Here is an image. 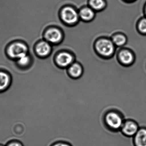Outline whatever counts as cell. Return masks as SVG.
Returning <instances> with one entry per match:
<instances>
[{"mask_svg":"<svg viewBox=\"0 0 146 146\" xmlns=\"http://www.w3.org/2000/svg\"><path fill=\"white\" fill-rule=\"evenodd\" d=\"M125 120L121 112L114 109L105 112L103 117L105 127L113 133L120 131Z\"/></svg>","mask_w":146,"mask_h":146,"instance_id":"cell-1","label":"cell"},{"mask_svg":"<svg viewBox=\"0 0 146 146\" xmlns=\"http://www.w3.org/2000/svg\"><path fill=\"white\" fill-rule=\"evenodd\" d=\"M6 53L9 59L16 61L21 57L30 53V49L25 42L21 40H15L7 45Z\"/></svg>","mask_w":146,"mask_h":146,"instance_id":"cell-2","label":"cell"},{"mask_svg":"<svg viewBox=\"0 0 146 146\" xmlns=\"http://www.w3.org/2000/svg\"><path fill=\"white\" fill-rule=\"evenodd\" d=\"M140 127L138 123L133 119L125 120L120 132L127 137H133L139 131Z\"/></svg>","mask_w":146,"mask_h":146,"instance_id":"cell-3","label":"cell"},{"mask_svg":"<svg viewBox=\"0 0 146 146\" xmlns=\"http://www.w3.org/2000/svg\"><path fill=\"white\" fill-rule=\"evenodd\" d=\"M96 49L100 54L106 57L111 55L115 50L113 43L106 39H101L98 41L96 44Z\"/></svg>","mask_w":146,"mask_h":146,"instance_id":"cell-4","label":"cell"},{"mask_svg":"<svg viewBox=\"0 0 146 146\" xmlns=\"http://www.w3.org/2000/svg\"><path fill=\"white\" fill-rule=\"evenodd\" d=\"M62 17L65 22L68 24H73L78 21L79 15L74 9L67 7L62 10Z\"/></svg>","mask_w":146,"mask_h":146,"instance_id":"cell-5","label":"cell"},{"mask_svg":"<svg viewBox=\"0 0 146 146\" xmlns=\"http://www.w3.org/2000/svg\"><path fill=\"white\" fill-rule=\"evenodd\" d=\"M12 78L7 71L0 69V92L7 91L11 85Z\"/></svg>","mask_w":146,"mask_h":146,"instance_id":"cell-6","label":"cell"},{"mask_svg":"<svg viewBox=\"0 0 146 146\" xmlns=\"http://www.w3.org/2000/svg\"><path fill=\"white\" fill-rule=\"evenodd\" d=\"M34 51L36 55L41 57H44L49 54L51 51V47L47 42L41 41L35 45Z\"/></svg>","mask_w":146,"mask_h":146,"instance_id":"cell-7","label":"cell"},{"mask_svg":"<svg viewBox=\"0 0 146 146\" xmlns=\"http://www.w3.org/2000/svg\"><path fill=\"white\" fill-rule=\"evenodd\" d=\"M33 58L30 53L27 54L15 61L19 68L25 71H30Z\"/></svg>","mask_w":146,"mask_h":146,"instance_id":"cell-8","label":"cell"},{"mask_svg":"<svg viewBox=\"0 0 146 146\" xmlns=\"http://www.w3.org/2000/svg\"><path fill=\"white\" fill-rule=\"evenodd\" d=\"M133 143L134 146H146V127L140 128L133 137Z\"/></svg>","mask_w":146,"mask_h":146,"instance_id":"cell-9","label":"cell"},{"mask_svg":"<svg viewBox=\"0 0 146 146\" xmlns=\"http://www.w3.org/2000/svg\"><path fill=\"white\" fill-rule=\"evenodd\" d=\"M62 34L58 29H49L47 31L45 34V37L48 42L54 43H56L60 42L62 38Z\"/></svg>","mask_w":146,"mask_h":146,"instance_id":"cell-10","label":"cell"},{"mask_svg":"<svg viewBox=\"0 0 146 146\" xmlns=\"http://www.w3.org/2000/svg\"><path fill=\"white\" fill-rule=\"evenodd\" d=\"M73 61V57L70 54L66 52L60 53L56 57V61L58 65L62 67L69 66Z\"/></svg>","mask_w":146,"mask_h":146,"instance_id":"cell-11","label":"cell"},{"mask_svg":"<svg viewBox=\"0 0 146 146\" xmlns=\"http://www.w3.org/2000/svg\"><path fill=\"white\" fill-rule=\"evenodd\" d=\"M119 58L122 63L129 65L131 64L133 61L134 56L129 51L124 50L121 51L119 54Z\"/></svg>","mask_w":146,"mask_h":146,"instance_id":"cell-12","label":"cell"},{"mask_svg":"<svg viewBox=\"0 0 146 146\" xmlns=\"http://www.w3.org/2000/svg\"><path fill=\"white\" fill-rule=\"evenodd\" d=\"M94 12L90 8H84L80 12V16L82 19L85 21L91 20L94 18Z\"/></svg>","mask_w":146,"mask_h":146,"instance_id":"cell-13","label":"cell"},{"mask_svg":"<svg viewBox=\"0 0 146 146\" xmlns=\"http://www.w3.org/2000/svg\"><path fill=\"white\" fill-rule=\"evenodd\" d=\"M69 72L72 76L74 78H78L81 75L82 69L79 64L74 63L70 67Z\"/></svg>","mask_w":146,"mask_h":146,"instance_id":"cell-14","label":"cell"},{"mask_svg":"<svg viewBox=\"0 0 146 146\" xmlns=\"http://www.w3.org/2000/svg\"><path fill=\"white\" fill-rule=\"evenodd\" d=\"M90 6L95 10L102 9L105 5L104 0H90Z\"/></svg>","mask_w":146,"mask_h":146,"instance_id":"cell-15","label":"cell"},{"mask_svg":"<svg viewBox=\"0 0 146 146\" xmlns=\"http://www.w3.org/2000/svg\"><path fill=\"white\" fill-rule=\"evenodd\" d=\"M127 42V38L122 35H117L114 37L113 43L117 46H121L124 45Z\"/></svg>","mask_w":146,"mask_h":146,"instance_id":"cell-16","label":"cell"},{"mask_svg":"<svg viewBox=\"0 0 146 146\" xmlns=\"http://www.w3.org/2000/svg\"><path fill=\"white\" fill-rule=\"evenodd\" d=\"M138 27L140 32L146 34V18L142 19L140 21Z\"/></svg>","mask_w":146,"mask_h":146,"instance_id":"cell-17","label":"cell"},{"mask_svg":"<svg viewBox=\"0 0 146 146\" xmlns=\"http://www.w3.org/2000/svg\"><path fill=\"white\" fill-rule=\"evenodd\" d=\"M50 146H73L69 142L64 141H58L52 143Z\"/></svg>","mask_w":146,"mask_h":146,"instance_id":"cell-18","label":"cell"},{"mask_svg":"<svg viewBox=\"0 0 146 146\" xmlns=\"http://www.w3.org/2000/svg\"><path fill=\"white\" fill-rule=\"evenodd\" d=\"M6 146H24L21 142L18 141H13L9 142Z\"/></svg>","mask_w":146,"mask_h":146,"instance_id":"cell-19","label":"cell"},{"mask_svg":"<svg viewBox=\"0 0 146 146\" xmlns=\"http://www.w3.org/2000/svg\"><path fill=\"white\" fill-rule=\"evenodd\" d=\"M0 146H3V145H0Z\"/></svg>","mask_w":146,"mask_h":146,"instance_id":"cell-20","label":"cell"},{"mask_svg":"<svg viewBox=\"0 0 146 146\" xmlns=\"http://www.w3.org/2000/svg\"><path fill=\"white\" fill-rule=\"evenodd\" d=\"M145 13H146V7H145Z\"/></svg>","mask_w":146,"mask_h":146,"instance_id":"cell-21","label":"cell"},{"mask_svg":"<svg viewBox=\"0 0 146 146\" xmlns=\"http://www.w3.org/2000/svg\"><path fill=\"white\" fill-rule=\"evenodd\" d=\"M129 1H131V0H129Z\"/></svg>","mask_w":146,"mask_h":146,"instance_id":"cell-22","label":"cell"}]
</instances>
